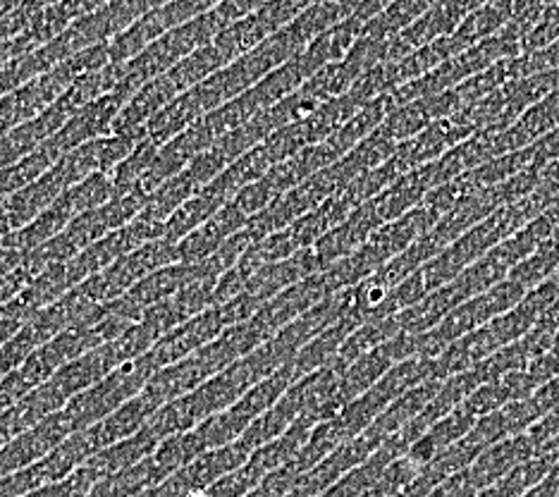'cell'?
<instances>
[{
	"mask_svg": "<svg viewBox=\"0 0 559 497\" xmlns=\"http://www.w3.org/2000/svg\"><path fill=\"white\" fill-rule=\"evenodd\" d=\"M223 24L225 22L221 20L218 12H213V15L192 20L189 24H182V27L158 36L136 58L120 66V80L116 88L134 96L144 84L175 68L177 62L192 56L201 46H209L211 38L223 32Z\"/></svg>",
	"mask_w": 559,
	"mask_h": 497,
	"instance_id": "6da1fadb",
	"label": "cell"
},
{
	"mask_svg": "<svg viewBox=\"0 0 559 497\" xmlns=\"http://www.w3.org/2000/svg\"><path fill=\"white\" fill-rule=\"evenodd\" d=\"M100 344L106 342L98 335L96 326L66 330V333H60L53 340L41 344L39 350H34L29 354L27 362L0 380V412H5L10 406L22 402L29 392L44 386L48 378H53L62 366L86 352L100 347Z\"/></svg>",
	"mask_w": 559,
	"mask_h": 497,
	"instance_id": "7a4b0ae2",
	"label": "cell"
},
{
	"mask_svg": "<svg viewBox=\"0 0 559 497\" xmlns=\"http://www.w3.org/2000/svg\"><path fill=\"white\" fill-rule=\"evenodd\" d=\"M118 366L120 362L116 352H112L110 342L100 344V347L86 352L78 356V359H72L70 364L62 366L60 371H56L53 378H48L44 386L29 392L27 398L17 402L20 410L24 418H27V424L36 426L46 416L66 410L70 400H74L80 392L96 386L100 378H106L112 368Z\"/></svg>",
	"mask_w": 559,
	"mask_h": 497,
	"instance_id": "3957f363",
	"label": "cell"
},
{
	"mask_svg": "<svg viewBox=\"0 0 559 497\" xmlns=\"http://www.w3.org/2000/svg\"><path fill=\"white\" fill-rule=\"evenodd\" d=\"M524 297L526 289L514 283L512 277L502 280L500 285H495L483 292V295H476L456 306V309L444 316L433 330L416 335L418 356H424V359H436V356L448 350L452 342L474 333V330L483 326H488L498 316L514 309Z\"/></svg>",
	"mask_w": 559,
	"mask_h": 497,
	"instance_id": "277c9868",
	"label": "cell"
},
{
	"mask_svg": "<svg viewBox=\"0 0 559 497\" xmlns=\"http://www.w3.org/2000/svg\"><path fill=\"white\" fill-rule=\"evenodd\" d=\"M154 376L156 368L151 366L146 354H142L139 359L112 368V371L106 378H100L96 386L70 400V404L62 412L70 418L74 433L86 430L98 424V421L110 416L116 410H120V406L130 402L132 398H136Z\"/></svg>",
	"mask_w": 559,
	"mask_h": 497,
	"instance_id": "5b68a950",
	"label": "cell"
},
{
	"mask_svg": "<svg viewBox=\"0 0 559 497\" xmlns=\"http://www.w3.org/2000/svg\"><path fill=\"white\" fill-rule=\"evenodd\" d=\"M295 380V364L277 368L275 374L257 382V386H253L239 402H235L230 410L215 414L203 421V424H199L197 433L203 438V442H206V448L215 450L239 440L241 433H245L261 414L269 412Z\"/></svg>",
	"mask_w": 559,
	"mask_h": 497,
	"instance_id": "8992f818",
	"label": "cell"
},
{
	"mask_svg": "<svg viewBox=\"0 0 559 497\" xmlns=\"http://www.w3.org/2000/svg\"><path fill=\"white\" fill-rule=\"evenodd\" d=\"M177 261H180V253H177L175 241H170L168 237H158L148 241V245L139 247L136 251L127 253V257L118 259L116 263H110L106 271L86 277L80 287L94 304H108L127 295L144 277L156 273L158 268Z\"/></svg>",
	"mask_w": 559,
	"mask_h": 497,
	"instance_id": "52a82bcc",
	"label": "cell"
},
{
	"mask_svg": "<svg viewBox=\"0 0 559 497\" xmlns=\"http://www.w3.org/2000/svg\"><path fill=\"white\" fill-rule=\"evenodd\" d=\"M412 356H418L416 335L400 333L397 338H392L390 342L380 344L373 352H368L361 359L349 364L345 371H342L337 390L333 394V400H330V418L340 410H345L349 402L361 398L366 390H371L392 366L412 359Z\"/></svg>",
	"mask_w": 559,
	"mask_h": 497,
	"instance_id": "ba28073f",
	"label": "cell"
},
{
	"mask_svg": "<svg viewBox=\"0 0 559 497\" xmlns=\"http://www.w3.org/2000/svg\"><path fill=\"white\" fill-rule=\"evenodd\" d=\"M130 98V94L120 92V88H112V92L98 96L92 104L74 113L72 118L62 125L53 137L46 139L44 144L53 151L58 158H62L66 153L94 142L98 137L112 134V122H116L122 106Z\"/></svg>",
	"mask_w": 559,
	"mask_h": 497,
	"instance_id": "9c48e42d",
	"label": "cell"
},
{
	"mask_svg": "<svg viewBox=\"0 0 559 497\" xmlns=\"http://www.w3.org/2000/svg\"><path fill=\"white\" fill-rule=\"evenodd\" d=\"M163 235H165L163 223L136 218L130 225L116 229V233L106 235L104 239L94 241L92 247H86L82 253H78V257L70 261L72 273H74V277H78V283L82 285L86 277L106 271L110 263H116L118 259L127 257V253L136 251L139 247H144V245H148V241H154Z\"/></svg>",
	"mask_w": 559,
	"mask_h": 497,
	"instance_id": "30bf717a",
	"label": "cell"
},
{
	"mask_svg": "<svg viewBox=\"0 0 559 497\" xmlns=\"http://www.w3.org/2000/svg\"><path fill=\"white\" fill-rule=\"evenodd\" d=\"M227 328H233V326L227 323L223 306L213 304L211 309L201 311L194 318H189V321L173 328L168 335L160 338L154 347L146 352V359L151 362V366H154L158 374L160 368L182 362L189 354H194L201 347H206L209 342H213L221 333H225Z\"/></svg>",
	"mask_w": 559,
	"mask_h": 497,
	"instance_id": "8fae6325",
	"label": "cell"
},
{
	"mask_svg": "<svg viewBox=\"0 0 559 497\" xmlns=\"http://www.w3.org/2000/svg\"><path fill=\"white\" fill-rule=\"evenodd\" d=\"M72 433L74 428L62 410L46 416L29 430H24L22 436L10 440L5 448H0V478L36 464L39 459L53 452L60 442H66Z\"/></svg>",
	"mask_w": 559,
	"mask_h": 497,
	"instance_id": "7c38bea8",
	"label": "cell"
},
{
	"mask_svg": "<svg viewBox=\"0 0 559 497\" xmlns=\"http://www.w3.org/2000/svg\"><path fill=\"white\" fill-rule=\"evenodd\" d=\"M330 295H333V289H330L325 273L321 271L316 275L304 277L301 283L287 287L271 301H265L263 309L257 316H251V321L259 326L265 340H271L280 333V330H285L289 323H295L297 318L311 311L313 306H319Z\"/></svg>",
	"mask_w": 559,
	"mask_h": 497,
	"instance_id": "4fadbf2b",
	"label": "cell"
},
{
	"mask_svg": "<svg viewBox=\"0 0 559 497\" xmlns=\"http://www.w3.org/2000/svg\"><path fill=\"white\" fill-rule=\"evenodd\" d=\"M78 277L72 273L70 261L48 265L41 275H36L32 283L24 287L15 299L3 306V318H17V321H29L32 316L39 313L46 306L66 297L70 289L78 287Z\"/></svg>",
	"mask_w": 559,
	"mask_h": 497,
	"instance_id": "5bb4252c",
	"label": "cell"
},
{
	"mask_svg": "<svg viewBox=\"0 0 559 497\" xmlns=\"http://www.w3.org/2000/svg\"><path fill=\"white\" fill-rule=\"evenodd\" d=\"M251 215L241 211L235 201L227 203L225 209L199 225L194 233H189L185 239L177 241V253H180V263H201L213 257L227 239L237 235L241 227L249 223Z\"/></svg>",
	"mask_w": 559,
	"mask_h": 497,
	"instance_id": "9a60e30c",
	"label": "cell"
},
{
	"mask_svg": "<svg viewBox=\"0 0 559 497\" xmlns=\"http://www.w3.org/2000/svg\"><path fill=\"white\" fill-rule=\"evenodd\" d=\"M559 127V88L550 92L545 98H540L538 104H533L521 118L510 127L498 134V156H504V153H514L526 149L531 144H536L538 139L545 134H550L552 130Z\"/></svg>",
	"mask_w": 559,
	"mask_h": 497,
	"instance_id": "2e32d148",
	"label": "cell"
},
{
	"mask_svg": "<svg viewBox=\"0 0 559 497\" xmlns=\"http://www.w3.org/2000/svg\"><path fill=\"white\" fill-rule=\"evenodd\" d=\"M536 452L538 448L536 442L531 440L528 433H519V436L495 442L492 448L483 452L476 462L468 466V474H472L480 490H486L510 474L512 469L524 464L526 459H531Z\"/></svg>",
	"mask_w": 559,
	"mask_h": 497,
	"instance_id": "e0dca14e",
	"label": "cell"
},
{
	"mask_svg": "<svg viewBox=\"0 0 559 497\" xmlns=\"http://www.w3.org/2000/svg\"><path fill=\"white\" fill-rule=\"evenodd\" d=\"M395 108L397 104L392 94H383L373 100H368L361 110L354 113L345 125L337 127V130L325 139V144L335 151L337 158L347 156V153L359 142H364L368 134H373L378 127H383V122L390 118V113Z\"/></svg>",
	"mask_w": 559,
	"mask_h": 497,
	"instance_id": "ac0fdd59",
	"label": "cell"
},
{
	"mask_svg": "<svg viewBox=\"0 0 559 497\" xmlns=\"http://www.w3.org/2000/svg\"><path fill=\"white\" fill-rule=\"evenodd\" d=\"M158 410L154 406L144 392H139L136 398H132L127 404H122L120 410L112 412L110 416H106L104 421H98L88 433H92V440L96 445V450H106L110 445H116L124 438L134 436L136 430H142L148 418L154 416Z\"/></svg>",
	"mask_w": 559,
	"mask_h": 497,
	"instance_id": "d6986e66",
	"label": "cell"
},
{
	"mask_svg": "<svg viewBox=\"0 0 559 497\" xmlns=\"http://www.w3.org/2000/svg\"><path fill=\"white\" fill-rule=\"evenodd\" d=\"M476 421L478 418L468 412L464 404H460L454 412H450L442 421H438L426 436L418 438L409 448V452H406V457H409L418 469L428 466L440 452L448 450L450 445L462 440L466 433L476 426Z\"/></svg>",
	"mask_w": 559,
	"mask_h": 497,
	"instance_id": "ffe728a7",
	"label": "cell"
},
{
	"mask_svg": "<svg viewBox=\"0 0 559 497\" xmlns=\"http://www.w3.org/2000/svg\"><path fill=\"white\" fill-rule=\"evenodd\" d=\"M440 388H442V380H428L424 386H416L409 392H404L402 398L392 402L366 430L371 433V436H376L380 442H385L390 436H395L397 430H402L409 421H414L418 414H421L428 406V402L436 398Z\"/></svg>",
	"mask_w": 559,
	"mask_h": 497,
	"instance_id": "44dd1931",
	"label": "cell"
},
{
	"mask_svg": "<svg viewBox=\"0 0 559 497\" xmlns=\"http://www.w3.org/2000/svg\"><path fill=\"white\" fill-rule=\"evenodd\" d=\"M160 442L163 440L158 438V433L146 424L142 430H136L134 436L96 452L92 459H88V462L96 466L100 478H106V476L118 474V471H122L127 466L142 462V459H146L151 452H154Z\"/></svg>",
	"mask_w": 559,
	"mask_h": 497,
	"instance_id": "7402d4cb",
	"label": "cell"
},
{
	"mask_svg": "<svg viewBox=\"0 0 559 497\" xmlns=\"http://www.w3.org/2000/svg\"><path fill=\"white\" fill-rule=\"evenodd\" d=\"M354 328H359V323L349 321V318H342V321L325 328L323 333H319L316 338H311L307 344H304L301 352L297 354V359L292 362V364H295L297 380L313 374V371H319V368H325V366L333 364L337 359L342 344H345V340L349 338Z\"/></svg>",
	"mask_w": 559,
	"mask_h": 497,
	"instance_id": "603a6c76",
	"label": "cell"
},
{
	"mask_svg": "<svg viewBox=\"0 0 559 497\" xmlns=\"http://www.w3.org/2000/svg\"><path fill=\"white\" fill-rule=\"evenodd\" d=\"M514 20V0H495L490 5H483L468 12L466 20L460 24L452 36L462 44V48H472L474 44L500 34L507 24Z\"/></svg>",
	"mask_w": 559,
	"mask_h": 497,
	"instance_id": "cb8c5ba5",
	"label": "cell"
},
{
	"mask_svg": "<svg viewBox=\"0 0 559 497\" xmlns=\"http://www.w3.org/2000/svg\"><path fill=\"white\" fill-rule=\"evenodd\" d=\"M400 333H402V328H400L397 316L380 318V321H368V323L352 330L333 364L340 368V371H345L349 364L361 359L364 354L373 352L376 347H380V344H385L392 338H397Z\"/></svg>",
	"mask_w": 559,
	"mask_h": 497,
	"instance_id": "d4e9b609",
	"label": "cell"
},
{
	"mask_svg": "<svg viewBox=\"0 0 559 497\" xmlns=\"http://www.w3.org/2000/svg\"><path fill=\"white\" fill-rule=\"evenodd\" d=\"M557 268H559V237L552 235L545 239L536 251L528 253V257L510 273V277L528 292L543 285L545 280H550L557 273Z\"/></svg>",
	"mask_w": 559,
	"mask_h": 497,
	"instance_id": "484cf974",
	"label": "cell"
},
{
	"mask_svg": "<svg viewBox=\"0 0 559 497\" xmlns=\"http://www.w3.org/2000/svg\"><path fill=\"white\" fill-rule=\"evenodd\" d=\"M158 149H160V146L154 142V139L144 137L142 142H139V144L134 146V151L130 153V156L122 158V161L116 165V168L110 170L112 185H116V194H118V197L132 194V191L136 189V185L142 182V177L146 175V170L151 168V163H154Z\"/></svg>",
	"mask_w": 559,
	"mask_h": 497,
	"instance_id": "4316f807",
	"label": "cell"
},
{
	"mask_svg": "<svg viewBox=\"0 0 559 497\" xmlns=\"http://www.w3.org/2000/svg\"><path fill=\"white\" fill-rule=\"evenodd\" d=\"M557 38H559V3L545 8L538 24L524 38V44H521V56L536 54V50L550 46L552 42H557Z\"/></svg>",
	"mask_w": 559,
	"mask_h": 497,
	"instance_id": "83f0119b",
	"label": "cell"
},
{
	"mask_svg": "<svg viewBox=\"0 0 559 497\" xmlns=\"http://www.w3.org/2000/svg\"><path fill=\"white\" fill-rule=\"evenodd\" d=\"M555 68H559V38L550 46L536 50V54L519 56V74L521 76H533V74L555 70Z\"/></svg>",
	"mask_w": 559,
	"mask_h": 497,
	"instance_id": "f1b7e54d",
	"label": "cell"
},
{
	"mask_svg": "<svg viewBox=\"0 0 559 497\" xmlns=\"http://www.w3.org/2000/svg\"><path fill=\"white\" fill-rule=\"evenodd\" d=\"M480 488L476 486V481L468 474V466L456 471L450 478H444L440 486L430 490L428 497H476Z\"/></svg>",
	"mask_w": 559,
	"mask_h": 497,
	"instance_id": "f546056e",
	"label": "cell"
},
{
	"mask_svg": "<svg viewBox=\"0 0 559 497\" xmlns=\"http://www.w3.org/2000/svg\"><path fill=\"white\" fill-rule=\"evenodd\" d=\"M32 426L24 418L20 404L10 406V410L0 412V448H5L10 440H15L17 436H22L24 430H29Z\"/></svg>",
	"mask_w": 559,
	"mask_h": 497,
	"instance_id": "4dcf8cb0",
	"label": "cell"
},
{
	"mask_svg": "<svg viewBox=\"0 0 559 497\" xmlns=\"http://www.w3.org/2000/svg\"><path fill=\"white\" fill-rule=\"evenodd\" d=\"M536 328H540L543 333L557 335V330H559V297L548 306V309H545V311L540 313Z\"/></svg>",
	"mask_w": 559,
	"mask_h": 497,
	"instance_id": "1f68e13d",
	"label": "cell"
},
{
	"mask_svg": "<svg viewBox=\"0 0 559 497\" xmlns=\"http://www.w3.org/2000/svg\"><path fill=\"white\" fill-rule=\"evenodd\" d=\"M24 497H62L60 481L58 483H50V486H44V488H36V490L24 495Z\"/></svg>",
	"mask_w": 559,
	"mask_h": 497,
	"instance_id": "d6a6232c",
	"label": "cell"
},
{
	"mask_svg": "<svg viewBox=\"0 0 559 497\" xmlns=\"http://www.w3.org/2000/svg\"><path fill=\"white\" fill-rule=\"evenodd\" d=\"M545 215H548V218L557 225L559 223V191L555 194V199L550 201V206H548V211H545Z\"/></svg>",
	"mask_w": 559,
	"mask_h": 497,
	"instance_id": "836d02e7",
	"label": "cell"
},
{
	"mask_svg": "<svg viewBox=\"0 0 559 497\" xmlns=\"http://www.w3.org/2000/svg\"><path fill=\"white\" fill-rule=\"evenodd\" d=\"M524 497H557L545 483H540V486H536L533 490H528Z\"/></svg>",
	"mask_w": 559,
	"mask_h": 497,
	"instance_id": "e575fe53",
	"label": "cell"
},
{
	"mask_svg": "<svg viewBox=\"0 0 559 497\" xmlns=\"http://www.w3.org/2000/svg\"><path fill=\"white\" fill-rule=\"evenodd\" d=\"M490 3H495V0H464V5L468 8V12H474V10L483 8V5H490Z\"/></svg>",
	"mask_w": 559,
	"mask_h": 497,
	"instance_id": "d590c367",
	"label": "cell"
},
{
	"mask_svg": "<svg viewBox=\"0 0 559 497\" xmlns=\"http://www.w3.org/2000/svg\"><path fill=\"white\" fill-rule=\"evenodd\" d=\"M476 497H502V495H500V490H498V488L490 486V488H486V490H480Z\"/></svg>",
	"mask_w": 559,
	"mask_h": 497,
	"instance_id": "8d00e7d4",
	"label": "cell"
},
{
	"mask_svg": "<svg viewBox=\"0 0 559 497\" xmlns=\"http://www.w3.org/2000/svg\"><path fill=\"white\" fill-rule=\"evenodd\" d=\"M550 352H552L555 356H559V330H557V335H555V340H552V347H550Z\"/></svg>",
	"mask_w": 559,
	"mask_h": 497,
	"instance_id": "74e56055",
	"label": "cell"
},
{
	"mask_svg": "<svg viewBox=\"0 0 559 497\" xmlns=\"http://www.w3.org/2000/svg\"><path fill=\"white\" fill-rule=\"evenodd\" d=\"M187 497H211V495H209V490H206V488H201V490H194V493H189Z\"/></svg>",
	"mask_w": 559,
	"mask_h": 497,
	"instance_id": "f35d334b",
	"label": "cell"
},
{
	"mask_svg": "<svg viewBox=\"0 0 559 497\" xmlns=\"http://www.w3.org/2000/svg\"><path fill=\"white\" fill-rule=\"evenodd\" d=\"M548 445H550V448H555V450H559V436H557V438H552V440H550V442H548ZM543 448H545V445H543Z\"/></svg>",
	"mask_w": 559,
	"mask_h": 497,
	"instance_id": "ab89813d",
	"label": "cell"
},
{
	"mask_svg": "<svg viewBox=\"0 0 559 497\" xmlns=\"http://www.w3.org/2000/svg\"><path fill=\"white\" fill-rule=\"evenodd\" d=\"M543 3H545V8H548V5H555V3H559V0H543Z\"/></svg>",
	"mask_w": 559,
	"mask_h": 497,
	"instance_id": "60d3db41",
	"label": "cell"
},
{
	"mask_svg": "<svg viewBox=\"0 0 559 497\" xmlns=\"http://www.w3.org/2000/svg\"><path fill=\"white\" fill-rule=\"evenodd\" d=\"M552 235H555V237H559V223L555 225V233H552Z\"/></svg>",
	"mask_w": 559,
	"mask_h": 497,
	"instance_id": "b9f144b4",
	"label": "cell"
},
{
	"mask_svg": "<svg viewBox=\"0 0 559 497\" xmlns=\"http://www.w3.org/2000/svg\"><path fill=\"white\" fill-rule=\"evenodd\" d=\"M5 201V194H3V191H0V203H3Z\"/></svg>",
	"mask_w": 559,
	"mask_h": 497,
	"instance_id": "7bdbcfd3",
	"label": "cell"
}]
</instances>
